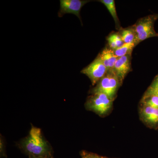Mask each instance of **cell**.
Instances as JSON below:
<instances>
[{
  "label": "cell",
  "mask_w": 158,
  "mask_h": 158,
  "mask_svg": "<svg viewBox=\"0 0 158 158\" xmlns=\"http://www.w3.org/2000/svg\"><path fill=\"white\" fill-rule=\"evenodd\" d=\"M19 147L28 156L53 158L52 148L43 137L41 130L33 126L28 135L21 141Z\"/></svg>",
  "instance_id": "6da1fadb"
},
{
  "label": "cell",
  "mask_w": 158,
  "mask_h": 158,
  "mask_svg": "<svg viewBox=\"0 0 158 158\" xmlns=\"http://www.w3.org/2000/svg\"><path fill=\"white\" fill-rule=\"evenodd\" d=\"M157 16L148 15L138 20L132 27L135 34V45L139 43L150 37L158 36L155 31L154 24Z\"/></svg>",
  "instance_id": "7a4b0ae2"
},
{
  "label": "cell",
  "mask_w": 158,
  "mask_h": 158,
  "mask_svg": "<svg viewBox=\"0 0 158 158\" xmlns=\"http://www.w3.org/2000/svg\"><path fill=\"white\" fill-rule=\"evenodd\" d=\"M121 84L113 71H108L92 89V94H104L113 101L116 98L118 87Z\"/></svg>",
  "instance_id": "3957f363"
},
{
  "label": "cell",
  "mask_w": 158,
  "mask_h": 158,
  "mask_svg": "<svg viewBox=\"0 0 158 158\" xmlns=\"http://www.w3.org/2000/svg\"><path fill=\"white\" fill-rule=\"evenodd\" d=\"M113 101L106 94L101 93L92 94L86 101V109L100 116L107 115L113 107Z\"/></svg>",
  "instance_id": "277c9868"
},
{
  "label": "cell",
  "mask_w": 158,
  "mask_h": 158,
  "mask_svg": "<svg viewBox=\"0 0 158 158\" xmlns=\"http://www.w3.org/2000/svg\"><path fill=\"white\" fill-rule=\"evenodd\" d=\"M108 72L107 69L98 56L93 62L84 68L81 73L89 77L94 86L97 84Z\"/></svg>",
  "instance_id": "5b68a950"
},
{
  "label": "cell",
  "mask_w": 158,
  "mask_h": 158,
  "mask_svg": "<svg viewBox=\"0 0 158 158\" xmlns=\"http://www.w3.org/2000/svg\"><path fill=\"white\" fill-rule=\"evenodd\" d=\"M60 10L58 13L59 17H62L65 14H73L80 19L81 9L85 4L90 2V1L83 0H61Z\"/></svg>",
  "instance_id": "8992f818"
},
{
  "label": "cell",
  "mask_w": 158,
  "mask_h": 158,
  "mask_svg": "<svg viewBox=\"0 0 158 158\" xmlns=\"http://www.w3.org/2000/svg\"><path fill=\"white\" fill-rule=\"evenodd\" d=\"M131 55L119 57L116 60L113 71L118 77L122 85L123 81L129 72L131 67Z\"/></svg>",
  "instance_id": "52a82bcc"
},
{
  "label": "cell",
  "mask_w": 158,
  "mask_h": 158,
  "mask_svg": "<svg viewBox=\"0 0 158 158\" xmlns=\"http://www.w3.org/2000/svg\"><path fill=\"white\" fill-rule=\"evenodd\" d=\"M140 117L143 122L149 125L158 123V109L143 106L140 112Z\"/></svg>",
  "instance_id": "ba28073f"
},
{
  "label": "cell",
  "mask_w": 158,
  "mask_h": 158,
  "mask_svg": "<svg viewBox=\"0 0 158 158\" xmlns=\"http://www.w3.org/2000/svg\"><path fill=\"white\" fill-rule=\"evenodd\" d=\"M98 56L107 69L108 71H113L118 57L116 56L114 51L107 48L104 49Z\"/></svg>",
  "instance_id": "9c48e42d"
},
{
  "label": "cell",
  "mask_w": 158,
  "mask_h": 158,
  "mask_svg": "<svg viewBox=\"0 0 158 158\" xmlns=\"http://www.w3.org/2000/svg\"><path fill=\"white\" fill-rule=\"evenodd\" d=\"M99 2L102 3L105 5L109 11L110 14L112 15L114 21L116 23V27H120L119 20L117 13H116V6H115V1L114 0H100Z\"/></svg>",
  "instance_id": "30bf717a"
},
{
  "label": "cell",
  "mask_w": 158,
  "mask_h": 158,
  "mask_svg": "<svg viewBox=\"0 0 158 158\" xmlns=\"http://www.w3.org/2000/svg\"><path fill=\"white\" fill-rule=\"evenodd\" d=\"M135 46L134 42L124 43L120 47L114 50V52L115 55L118 58L127 55H131L133 48Z\"/></svg>",
  "instance_id": "8fae6325"
},
{
  "label": "cell",
  "mask_w": 158,
  "mask_h": 158,
  "mask_svg": "<svg viewBox=\"0 0 158 158\" xmlns=\"http://www.w3.org/2000/svg\"><path fill=\"white\" fill-rule=\"evenodd\" d=\"M119 34L124 43L134 42L135 34L132 28L123 29Z\"/></svg>",
  "instance_id": "7c38bea8"
},
{
  "label": "cell",
  "mask_w": 158,
  "mask_h": 158,
  "mask_svg": "<svg viewBox=\"0 0 158 158\" xmlns=\"http://www.w3.org/2000/svg\"><path fill=\"white\" fill-rule=\"evenodd\" d=\"M152 96L158 97V75L154 80L151 85L146 90L142 99Z\"/></svg>",
  "instance_id": "4fadbf2b"
},
{
  "label": "cell",
  "mask_w": 158,
  "mask_h": 158,
  "mask_svg": "<svg viewBox=\"0 0 158 158\" xmlns=\"http://www.w3.org/2000/svg\"><path fill=\"white\" fill-rule=\"evenodd\" d=\"M143 106L158 109V97L152 96L144 99H141Z\"/></svg>",
  "instance_id": "5bb4252c"
},
{
  "label": "cell",
  "mask_w": 158,
  "mask_h": 158,
  "mask_svg": "<svg viewBox=\"0 0 158 158\" xmlns=\"http://www.w3.org/2000/svg\"><path fill=\"white\" fill-rule=\"evenodd\" d=\"M81 158H110L99 156L94 153L89 152L86 151H82L80 152Z\"/></svg>",
  "instance_id": "9a60e30c"
},
{
  "label": "cell",
  "mask_w": 158,
  "mask_h": 158,
  "mask_svg": "<svg viewBox=\"0 0 158 158\" xmlns=\"http://www.w3.org/2000/svg\"><path fill=\"white\" fill-rule=\"evenodd\" d=\"M110 36L114 40V42L117 46V48L120 47L124 44V43L122 39L121 36L119 34L116 33H113V34H110Z\"/></svg>",
  "instance_id": "2e32d148"
},
{
  "label": "cell",
  "mask_w": 158,
  "mask_h": 158,
  "mask_svg": "<svg viewBox=\"0 0 158 158\" xmlns=\"http://www.w3.org/2000/svg\"><path fill=\"white\" fill-rule=\"evenodd\" d=\"M29 158H48L44 157L38 156H35L33 155L29 156Z\"/></svg>",
  "instance_id": "e0dca14e"
},
{
  "label": "cell",
  "mask_w": 158,
  "mask_h": 158,
  "mask_svg": "<svg viewBox=\"0 0 158 158\" xmlns=\"http://www.w3.org/2000/svg\"></svg>",
  "instance_id": "ac0fdd59"
},
{
  "label": "cell",
  "mask_w": 158,
  "mask_h": 158,
  "mask_svg": "<svg viewBox=\"0 0 158 158\" xmlns=\"http://www.w3.org/2000/svg\"></svg>",
  "instance_id": "d6986e66"
}]
</instances>
